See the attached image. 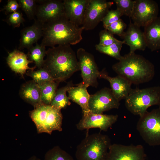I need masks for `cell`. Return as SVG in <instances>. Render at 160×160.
Here are the masks:
<instances>
[{"label":"cell","instance_id":"cell-15","mask_svg":"<svg viewBox=\"0 0 160 160\" xmlns=\"http://www.w3.org/2000/svg\"><path fill=\"white\" fill-rule=\"evenodd\" d=\"M99 78L104 79L109 82L113 94L119 101L125 99L132 89V84L127 79L118 75L111 77L104 69L100 71Z\"/></svg>","mask_w":160,"mask_h":160},{"label":"cell","instance_id":"cell-5","mask_svg":"<svg viewBox=\"0 0 160 160\" xmlns=\"http://www.w3.org/2000/svg\"><path fill=\"white\" fill-rule=\"evenodd\" d=\"M125 100L127 109L133 115L140 116L150 106L160 107V86L132 89Z\"/></svg>","mask_w":160,"mask_h":160},{"label":"cell","instance_id":"cell-20","mask_svg":"<svg viewBox=\"0 0 160 160\" xmlns=\"http://www.w3.org/2000/svg\"><path fill=\"white\" fill-rule=\"evenodd\" d=\"M19 94L22 99L34 108L42 103L40 87L33 80L23 84L20 88Z\"/></svg>","mask_w":160,"mask_h":160},{"label":"cell","instance_id":"cell-36","mask_svg":"<svg viewBox=\"0 0 160 160\" xmlns=\"http://www.w3.org/2000/svg\"><path fill=\"white\" fill-rule=\"evenodd\" d=\"M28 160H40L37 158L35 156H32L28 159Z\"/></svg>","mask_w":160,"mask_h":160},{"label":"cell","instance_id":"cell-27","mask_svg":"<svg viewBox=\"0 0 160 160\" xmlns=\"http://www.w3.org/2000/svg\"><path fill=\"white\" fill-rule=\"evenodd\" d=\"M26 75L31 77L38 85L44 83L55 81L48 71L44 68H39L36 71L29 70Z\"/></svg>","mask_w":160,"mask_h":160},{"label":"cell","instance_id":"cell-3","mask_svg":"<svg viewBox=\"0 0 160 160\" xmlns=\"http://www.w3.org/2000/svg\"><path fill=\"white\" fill-rule=\"evenodd\" d=\"M112 68L118 74L135 85L148 82L155 74L153 64L140 55L131 53L122 56Z\"/></svg>","mask_w":160,"mask_h":160},{"label":"cell","instance_id":"cell-25","mask_svg":"<svg viewBox=\"0 0 160 160\" xmlns=\"http://www.w3.org/2000/svg\"><path fill=\"white\" fill-rule=\"evenodd\" d=\"M74 85L72 82H70L66 86L57 89L50 105L60 110L70 105V100L66 93L69 88Z\"/></svg>","mask_w":160,"mask_h":160},{"label":"cell","instance_id":"cell-33","mask_svg":"<svg viewBox=\"0 0 160 160\" xmlns=\"http://www.w3.org/2000/svg\"><path fill=\"white\" fill-rule=\"evenodd\" d=\"M122 16L121 13L117 9L109 10L102 20L103 27L108 25L119 20Z\"/></svg>","mask_w":160,"mask_h":160},{"label":"cell","instance_id":"cell-7","mask_svg":"<svg viewBox=\"0 0 160 160\" xmlns=\"http://www.w3.org/2000/svg\"><path fill=\"white\" fill-rule=\"evenodd\" d=\"M136 128L143 140L149 145H160V107L147 111L140 116Z\"/></svg>","mask_w":160,"mask_h":160},{"label":"cell","instance_id":"cell-9","mask_svg":"<svg viewBox=\"0 0 160 160\" xmlns=\"http://www.w3.org/2000/svg\"><path fill=\"white\" fill-rule=\"evenodd\" d=\"M134 1L130 18L136 26L144 27L158 17L159 7L154 1L136 0Z\"/></svg>","mask_w":160,"mask_h":160},{"label":"cell","instance_id":"cell-34","mask_svg":"<svg viewBox=\"0 0 160 160\" xmlns=\"http://www.w3.org/2000/svg\"><path fill=\"white\" fill-rule=\"evenodd\" d=\"M6 21L13 28H18L21 24L25 21L21 12L16 11L10 14L8 17Z\"/></svg>","mask_w":160,"mask_h":160},{"label":"cell","instance_id":"cell-2","mask_svg":"<svg viewBox=\"0 0 160 160\" xmlns=\"http://www.w3.org/2000/svg\"><path fill=\"white\" fill-rule=\"evenodd\" d=\"M84 28L78 26L64 15L43 24L41 44L52 47L56 45H75L82 39Z\"/></svg>","mask_w":160,"mask_h":160},{"label":"cell","instance_id":"cell-10","mask_svg":"<svg viewBox=\"0 0 160 160\" xmlns=\"http://www.w3.org/2000/svg\"><path fill=\"white\" fill-rule=\"evenodd\" d=\"M113 4L105 0H89L87 7L82 26L84 30H92L102 20Z\"/></svg>","mask_w":160,"mask_h":160},{"label":"cell","instance_id":"cell-13","mask_svg":"<svg viewBox=\"0 0 160 160\" xmlns=\"http://www.w3.org/2000/svg\"><path fill=\"white\" fill-rule=\"evenodd\" d=\"M118 115L93 113L90 111L83 113L82 118L76 124L79 130L98 128L106 131L117 120Z\"/></svg>","mask_w":160,"mask_h":160},{"label":"cell","instance_id":"cell-22","mask_svg":"<svg viewBox=\"0 0 160 160\" xmlns=\"http://www.w3.org/2000/svg\"><path fill=\"white\" fill-rule=\"evenodd\" d=\"M77 86L71 87L68 91L70 100L79 105L83 113L89 111V101L90 95L87 91L88 87L82 82L77 84Z\"/></svg>","mask_w":160,"mask_h":160},{"label":"cell","instance_id":"cell-14","mask_svg":"<svg viewBox=\"0 0 160 160\" xmlns=\"http://www.w3.org/2000/svg\"><path fill=\"white\" fill-rule=\"evenodd\" d=\"M36 1V17L39 22L44 24L65 15L63 2L59 0Z\"/></svg>","mask_w":160,"mask_h":160},{"label":"cell","instance_id":"cell-18","mask_svg":"<svg viewBox=\"0 0 160 160\" xmlns=\"http://www.w3.org/2000/svg\"><path fill=\"white\" fill-rule=\"evenodd\" d=\"M43 24L36 20L31 25L23 28L20 31V38L18 49H27L33 47L41 37L43 36Z\"/></svg>","mask_w":160,"mask_h":160},{"label":"cell","instance_id":"cell-8","mask_svg":"<svg viewBox=\"0 0 160 160\" xmlns=\"http://www.w3.org/2000/svg\"><path fill=\"white\" fill-rule=\"evenodd\" d=\"M76 54L82 82L88 87L91 86L96 87L98 85L97 79L99 78L100 71L94 56L83 48L78 49Z\"/></svg>","mask_w":160,"mask_h":160},{"label":"cell","instance_id":"cell-35","mask_svg":"<svg viewBox=\"0 0 160 160\" xmlns=\"http://www.w3.org/2000/svg\"><path fill=\"white\" fill-rule=\"evenodd\" d=\"M20 7L19 4L16 0H9L7 1V4L4 7L3 9L5 13L7 14L18 11Z\"/></svg>","mask_w":160,"mask_h":160},{"label":"cell","instance_id":"cell-29","mask_svg":"<svg viewBox=\"0 0 160 160\" xmlns=\"http://www.w3.org/2000/svg\"><path fill=\"white\" fill-rule=\"evenodd\" d=\"M20 7L30 20L34 19L36 17L37 5L34 0H19Z\"/></svg>","mask_w":160,"mask_h":160},{"label":"cell","instance_id":"cell-16","mask_svg":"<svg viewBox=\"0 0 160 160\" xmlns=\"http://www.w3.org/2000/svg\"><path fill=\"white\" fill-rule=\"evenodd\" d=\"M122 38L125 44L129 46L130 52H135L137 50L144 51L147 47L143 32L140 27L132 23L131 20L127 30Z\"/></svg>","mask_w":160,"mask_h":160},{"label":"cell","instance_id":"cell-28","mask_svg":"<svg viewBox=\"0 0 160 160\" xmlns=\"http://www.w3.org/2000/svg\"><path fill=\"white\" fill-rule=\"evenodd\" d=\"M44 160H74L72 156L59 147H55L46 153Z\"/></svg>","mask_w":160,"mask_h":160},{"label":"cell","instance_id":"cell-17","mask_svg":"<svg viewBox=\"0 0 160 160\" xmlns=\"http://www.w3.org/2000/svg\"><path fill=\"white\" fill-rule=\"evenodd\" d=\"M89 0H64L63 3L67 18L76 25H82L85 11Z\"/></svg>","mask_w":160,"mask_h":160},{"label":"cell","instance_id":"cell-30","mask_svg":"<svg viewBox=\"0 0 160 160\" xmlns=\"http://www.w3.org/2000/svg\"><path fill=\"white\" fill-rule=\"evenodd\" d=\"M117 9L122 15H126L130 18L134 4V1L132 0H114Z\"/></svg>","mask_w":160,"mask_h":160},{"label":"cell","instance_id":"cell-6","mask_svg":"<svg viewBox=\"0 0 160 160\" xmlns=\"http://www.w3.org/2000/svg\"><path fill=\"white\" fill-rule=\"evenodd\" d=\"M61 110L51 105L42 103L30 111L38 132L51 134L53 131H61L63 116Z\"/></svg>","mask_w":160,"mask_h":160},{"label":"cell","instance_id":"cell-11","mask_svg":"<svg viewBox=\"0 0 160 160\" xmlns=\"http://www.w3.org/2000/svg\"><path fill=\"white\" fill-rule=\"evenodd\" d=\"M119 102L114 96L111 89L105 87L90 95L89 108L93 113L103 114L112 109L119 108Z\"/></svg>","mask_w":160,"mask_h":160},{"label":"cell","instance_id":"cell-31","mask_svg":"<svg viewBox=\"0 0 160 160\" xmlns=\"http://www.w3.org/2000/svg\"><path fill=\"white\" fill-rule=\"evenodd\" d=\"M127 27V24L121 18L111 24L104 27L113 34L117 35L122 37Z\"/></svg>","mask_w":160,"mask_h":160},{"label":"cell","instance_id":"cell-12","mask_svg":"<svg viewBox=\"0 0 160 160\" xmlns=\"http://www.w3.org/2000/svg\"><path fill=\"white\" fill-rule=\"evenodd\" d=\"M106 160H147V155L141 145L113 144L109 147Z\"/></svg>","mask_w":160,"mask_h":160},{"label":"cell","instance_id":"cell-19","mask_svg":"<svg viewBox=\"0 0 160 160\" xmlns=\"http://www.w3.org/2000/svg\"><path fill=\"white\" fill-rule=\"evenodd\" d=\"M8 53L6 60L9 66L12 71L20 74L23 78L27 70H33L36 67H29L28 64L33 62L28 59L27 55L23 52L15 49Z\"/></svg>","mask_w":160,"mask_h":160},{"label":"cell","instance_id":"cell-24","mask_svg":"<svg viewBox=\"0 0 160 160\" xmlns=\"http://www.w3.org/2000/svg\"><path fill=\"white\" fill-rule=\"evenodd\" d=\"M59 82L55 81L39 85L41 89V101L46 105H50L54 97Z\"/></svg>","mask_w":160,"mask_h":160},{"label":"cell","instance_id":"cell-26","mask_svg":"<svg viewBox=\"0 0 160 160\" xmlns=\"http://www.w3.org/2000/svg\"><path fill=\"white\" fill-rule=\"evenodd\" d=\"M125 44L124 41H120L119 42L113 44L106 46L96 45L95 49L100 52L108 55L118 60L121 57L120 51L122 44Z\"/></svg>","mask_w":160,"mask_h":160},{"label":"cell","instance_id":"cell-4","mask_svg":"<svg viewBox=\"0 0 160 160\" xmlns=\"http://www.w3.org/2000/svg\"><path fill=\"white\" fill-rule=\"evenodd\" d=\"M111 139L106 135L97 133L87 134L76 147L77 160H106Z\"/></svg>","mask_w":160,"mask_h":160},{"label":"cell","instance_id":"cell-21","mask_svg":"<svg viewBox=\"0 0 160 160\" xmlns=\"http://www.w3.org/2000/svg\"><path fill=\"white\" fill-rule=\"evenodd\" d=\"M146 46L151 51L160 49V17L144 27Z\"/></svg>","mask_w":160,"mask_h":160},{"label":"cell","instance_id":"cell-1","mask_svg":"<svg viewBox=\"0 0 160 160\" xmlns=\"http://www.w3.org/2000/svg\"><path fill=\"white\" fill-rule=\"evenodd\" d=\"M70 45H58L46 51V58L42 67L55 81H64L80 70L77 56Z\"/></svg>","mask_w":160,"mask_h":160},{"label":"cell","instance_id":"cell-23","mask_svg":"<svg viewBox=\"0 0 160 160\" xmlns=\"http://www.w3.org/2000/svg\"><path fill=\"white\" fill-rule=\"evenodd\" d=\"M28 49L27 54L28 59L34 63L35 66L38 69L43 67L44 60V57L46 55L45 47L38 43Z\"/></svg>","mask_w":160,"mask_h":160},{"label":"cell","instance_id":"cell-32","mask_svg":"<svg viewBox=\"0 0 160 160\" xmlns=\"http://www.w3.org/2000/svg\"><path fill=\"white\" fill-rule=\"evenodd\" d=\"M99 35L100 42L98 44L100 45L108 46L120 41L115 38L113 34L105 29L100 32Z\"/></svg>","mask_w":160,"mask_h":160}]
</instances>
